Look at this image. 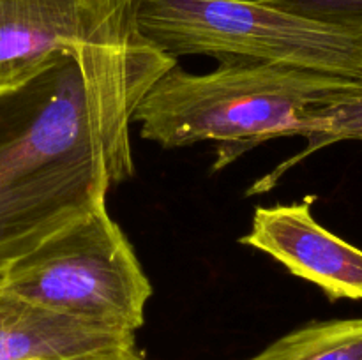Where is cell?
I'll use <instances>...</instances> for the list:
<instances>
[{
    "mask_svg": "<svg viewBox=\"0 0 362 360\" xmlns=\"http://www.w3.org/2000/svg\"><path fill=\"white\" fill-rule=\"evenodd\" d=\"M175 64L138 35L73 46L0 90V277L134 175L133 113Z\"/></svg>",
    "mask_w": 362,
    "mask_h": 360,
    "instance_id": "obj_1",
    "label": "cell"
},
{
    "mask_svg": "<svg viewBox=\"0 0 362 360\" xmlns=\"http://www.w3.org/2000/svg\"><path fill=\"white\" fill-rule=\"evenodd\" d=\"M356 81L264 64H219L193 74L170 67L133 113L141 138L163 148L218 143L214 169L276 138L296 136L311 109Z\"/></svg>",
    "mask_w": 362,
    "mask_h": 360,
    "instance_id": "obj_2",
    "label": "cell"
},
{
    "mask_svg": "<svg viewBox=\"0 0 362 360\" xmlns=\"http://www.w3.org/2000/svg\"><path fill=\"white\" fill-rule=\"evenodd\" d=\"M136 30L172 59L264 64L362 83V32L262 0H136Z\"/></svg>",
    "mask_w": 362,
    "mask_h": 360,
    "instance_id": "obj_3",
    "label": "cell"
},
{
    "mask_svg": "<svg viewBox=\"0 0 362 360\" xmlns=\"http://www.w3.org/2000/svg\"><path fill=\"white\" fill-rule=\"evenodd\" d=\"M0 288L46 309L134 334L152 296L151 281L106 203L11 265Z\"/></svg>",
    "mask_w": 362,
    "mask_h": 360,
    "instance_id": "obj_4",
    "label": "cell"
},
{
    "mask_svg": "<svg viewBox=\"0 0 362 360\" xmlns=\"http://www.w3.org/2000/svg\"><path fill=\"white\" fill-rule=\"evenodd\" d=\"M136 0H0V90L18 87L73 46L138 37Z\"/></svg>",
    "mask_w": 362,
    "mask_h": 360,
    "instance_id": "obj_5",
    "label": "cell"
},
{
    "mask_svg": "<svg viewBox=\"0 0 362 360\" xmlns=\"http://www.w3.org/2000/svg\"><path fill=\"white\" fill-rule=\"evenodd\" d=\"M313 200L258 207L251 232L239 242L272 256L290 274L317 284L331 300H362V251L313 217Z\"/></svg>",
    "mask_w": 362,
    "mask_h": 360,
    "instance_id": "obj_6",
    "label": "cell"
},
{
    "mask_svg": "<svg viewBox=\"0 0 362 360\" xmlns=\"http://www.w3.org/2000/svg\"><path fill=\"white\" fill-rule=\"evenodd\" d=\"M134 339L0 288V360H119L136 349Z\"/></svg>",
    "mask_w": 362,
    "mask_h": 360,
    "instance_id": "obj_7",
    "label": "cell"
},
{
    "mask_svg": "<svg viewBox=\"0 0 362 360\" xmlns=\"http://www.w3.org/2000/svg\"><path fill=\"white\" fill-rule=\"evenodd\" d=\"M296 136L306 138L308 145L299 155L288 159L269 175L262 176L250 189V194H260L278 184V180L299 164L303 159L320 148L346 140L362 141V83L339 92L324 104L311 109Z\"/></svg>",
    "mask_w": 362,
    "mask_h": 360,
    "instance_id": "obj_8",
    "label": "cell"
},
{
    "mask_svg": "<svg viewBox=\"0 0 362 360\" xmlns=\"http://www.w3.org/2000/svg\"><path fill=\"white\" fill-rule=\"evenodd\" d=\"M247 360H362V318L304 325Z\"/></svg>",
    "mask_w": 362,
    "mask_h": 360,
    "instance_id": "obj_9",
    "label": "cell"
},
{
    "mask_svg": "<svg viewBox=\"0 0 362 360\" xmlns=\"http://www.w3.org/2000/svg\"><path fill=\"white\" fill-rule=\"evenodd\" d=\"M278 9L332 27L362 32V0H262Z\"/></svg>",
    "mask_w": 362,
    "mask_h": 360,
    "instance_id": "obj_10",
    "label": "cell"
},
{
    "mask_svg": "<svg viewBox=\"0 0 362 360\" xmlns=\"http://www.w3.org/2000/svg\"><path fill=\"white\" fill-rule=\"evenodd\" d=\"M119 360H147V359H145V356H141L140 353H138L136 349H134V352H131L129 355L122 356V359H119Z\"/></svg>",
    "mask_w": 362,
    "mask_h": 360,
    "instance_id": "obj_11",
    "label": "cell"
}]
</instances>
